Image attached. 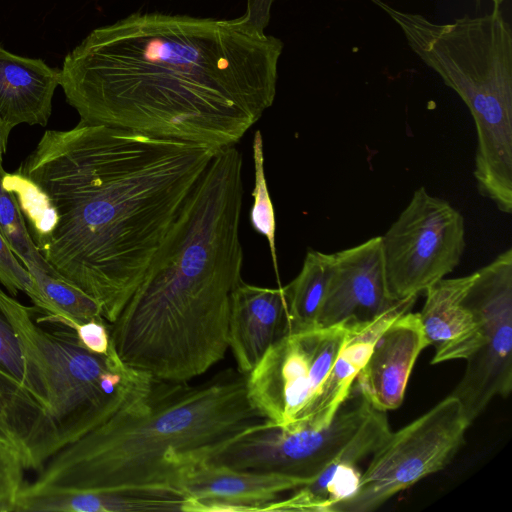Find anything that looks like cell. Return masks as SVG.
Wrapping results in <instances>:
<instances>
[{"label": "cell", "mask_w": 512, "mask_h": 512, "mask_svg": "<svg viewBox=\"0 0 512 512\" xmlns=\"http://www.w3.org/2000/svg\"><path fill=\"white\" fill-rule=\"evenodd\" d=\"M282 50L251 16L135 12L68 53L60 86L81 123L218 150L273 104Z\"/></svg>", "instance_id": "obj_1"}, {"label": "cell", "mask_w": 512, "mask_h": 512, "mask_svg": "<svg viewBox=\"0 0 512 512\" xmlns=\"http://www.w3.org/2000/svg\"><path fill=\"white\" fill-rule=\"evenodd\" d=\"M218 150L101 124L47 130L17 169L52 208L38 251L113 323Z\"/></svg>", "instance_id": "obj_2"}, {"label": "cell", "mask_w": 512, "mask_h": 512, "mask_svg": "<svg viewBox=\"0 0 512 512\" xmlns=\"http://www.w3.org/2000/svg\"><path fill=\"white\" fill-rule=\"evenodd\" d=\"M243 194L240 151L219 149L109 325L126 365L155 380L188 382L225 357L231 295L243 281Z\"/></svg>", "instance_id": "obj_3"}, {"label": "cell", "mask_w": 512, "mask_h": 512, "mask_svg": "<svg viewBox=\"0 0 512 512\" xmlns=\"http://www.w3.org/2000/svg\"><path fill=\"white\" fill-rule=\"evenodd\" d=\"M265 420L248 399L246 376L233 369L198 385L154 379L145 395L57 451L21 493L179 492L187 468Z\"/></svg>", "instance_id": "obj_4"}, {"label": "cell", "mask_w": 512, "mask_h": 512, "mask_svg": "<svg viewBox=\"0 0 512 512\" xmlns=\"http://www.w3.org/2000/svg\"><path fill=\"white\" fill-rule=\"evenodd\" d=\"M400 27L411 50L455 91L476 127L474 178L493 200L512 194V30L499 8L437 24L369 0Z\"/></svg>", "instance_id": "obj_5"}, {"label": "cell", "mask_w": 512, "mask_h": 512, "mask_svg": "<svg viewBox=\"0 0 512 512\" xmlns=\"http://www.w3.org/2000/svg\"><path fill=\"white\" fill-rule=\"evenodd\" d=\"M0 306L54 423L59 450L150 390L154 379L126 365L112 345L108 354H96L72 329H46L34 317L36 307L23 305L1 288Z\"/></svg>", "instance_id": "obj_6"}, {"label": "cell", "mask_w": 512, "mask_h": 512, "mask_svg": "<svg viewBox=\"0 0 512 512\" xmlns=\"http://www.w3.org/2000/svg\"><path fill=\"white\" fill-rule=\"evenodd\" d=\"M465 221L447 200L416 189L381 236L386 290L393 302L417 298L460 263Z\"/></svg>", "instance_id": "obj_7"}, {"label": "cell", "mask_w": 512, "mask_h": 512, "mask_svg": "<svg viewBox=\"0 0 512 512\" xmlns=\"http://www.w3.org/2000/svg\"><path fill=\"white\" fill-rule=\"evenodd\" d=\"M470 426L460 402L448 395L395 433L372 453L356 492L331 512H368L398 492L443 469Z\"/></svg>", "instance_id": "obj_8"}, {"label": "cell", "mask_w": 512, "mask_h": 512, "mask_svg": "<svg viewBox=\"0 0 512 512\" xmlns=\"http://www.w3.org/2000/svg\"><path fill=\"white\" fill-rule=\"evenodd\" d=\"M340 407L322 429L265 420L243 431L208 457L233 469L314 480L347 446L375 410L359 394Z\"/></svg>", "instance_id": "obj_9"}, {"label": "cell", "mask_w": 512, "mask_h": 512, "mask_svg": "<svg viewBox=\"0 0 512 512\" xmlns=\"http://www.w3.org/2000/svg\"><path fill=\"white\" fill-rule=\"evenodd\" d=\"M351 324L288 333L246 375L252 406L278 425L297 422L317 394Z\"/></svg>", "instance_id": "obj_10"}, {"label": "cell", "mask_w": 512, "mask_h": 512, "mask_svg": "<svg viewBox=\"0 0 512 512\" xmlns=\"http://www.w3.org/2000/svg\"><path fill=\"white\" fill-rule=\"evenodd\" d=\"M464 303L480 319L483 340L450 395L471 424L494 397L505 398L512 389L511 248L476 271Z\"/></svg>", "instance_id": "obj_11"}, {"label": "cell", "mask_w": 512, "mask_h": 512, "mask_svg": "<svg viewBox=\"0 0 512 512\" xmlns=\"http://www.w3.org/2000/svg\"><path fill=\"white\" fill-rule=\"evenodd\" d=\"M333 257L317 327L367 322L398 303L387 294L381 236L335 252Z\"/></svg>", "instance_id": "obj_12"}, {"label": "cell", "mask_w": 512, "mask_h": 512, "mask_svg": "<svg viewBox=\"0 0 512 512\" xmlns=\"http://www.w3.org/2000/svg\"><path fill=\"white\" fill-rule=\"evenodd\" d=\"M302 484L291 477L233 469L201 460L182 474L177 490L183 512L266 511L284 492Z\"/></svg>", "instance_id": "obj_13"}, {"label": "cell", "mask_w": 512, "mask_h": 512, "mask_svg": "<svg viewBox=\"0 0 512 512\" xmlns=\"http://www.w3.org/2000/svg\"><path fill=\"white\" fill-rule=\"evenodd\" d=\"M426 347L418 313L408 311L398 316L379 335L357 374L359 394L378 411L398 408L413 366Z\"/></svg>", "instance_id": "obj_14"}, {"label": "cell", "mask_w": 512, "mask_h": 512, "mask_svg": "<svg viewBox=\"0 0 512 512\" xmlns=\"http://www.w3.org/2000/svg\"><path fill=\"white\" fill-rule=\"evenodd\" d=\"M475 278L476 271L445 277L425 290V303L418 315L428 346L435 348L432 364L467 359L480 347L481 321L464 303Z\"/></svg>", "instance_id": "obj_15"}, {"label": "cell", "mask_w": 512, "mask_h": 512, "mask_svg": "<svg viewBox=\"0 0 512 512\" xmlns=\"http://www.w3.org/2000/svg\"><path fill=\"white\" fill-rule=\"evenodd\" d=\"M288 334V308L284 288L241 282L232 292L229 348L237 371L248 375L267 350Z\"/></svg>", "instance_id": "obj_16"}, {"label": "cell", "mask_w": 512, "mask_h": 512, "mask_svg": "<svg viewBox=\"0 0 512 512\" xmlns=\"http://www.w3.org/2000/svg\"><path fill=\"white\" fill-rule=\"evenodd\" d=\"M386 412L374 410L357 434L311 482L288 498L272 503L266 511L331 512L357 490L361 472L356 464L372 454L388 438Z\"/></svg>", "instance_id": "obj_17"}, {"label": "cell", "mask_w": 512, "mask_h": 512, "mask_svg": "<svg viewBox=\"0 0 512 512\" xmlns=\"http://www.w3.org/2000/svg\"><path fill=\"white\" fill-rule=\"evenodd\" d=\"M416 299L400 301L370 321L351 324L342 348L317 394L301 418L292 424L317 430L332 422L340 407L350 397L352 384L379 335L394 319L410 311Z\"/></svg>", "instance_id": "obj_18"}, {"label": "cell", "mask_w": 512, "mask_h": 512, "mask_svg": "<svg viewBox=\"0 0 512 512\" xmlns=\"http://www.w3.org/2000/svg\"><path fill=\"white\" fill-rule=\"evenodd\" d=\"M61 69L42 59L13 54L0 45V118L10 128L19 124L45 126Z\"/></svg>", "instance_id": "obj_19"}, {"label": "cell", "mask_w": 512, "mask_h": 512, "mask_svg": "<svg viewBox=\"0 0 512 512\" xmlns=\"http://www.w3.org/2000/svg\"><path fill=\"white\" fill-rule=\"evenodd\" d=\"M0 440L19 451L27 469L40 470L59 450L56 428L46 407L1 370Z\"/></svg>", "instance_id": "obj_20"}, {"label": "cell", "mask_w": 512, "mask_h": 512, "mask_svg": "<svg viewBox=\"0 0 512 512\" xmlns=\"http://www.w3.org/2000/svg\"><path fill=\"white\" fill-rule=\"evenodd\" d=\"M333 262V253L309 250L299 274L283 286L288 308V333L317 327Z\"/></svg>", "instance_id": "obj_21"}, {"label": "cell", "mask_w": 512, "mask_h": 512, "mask_svg": "<svg viewBox=\"0 0 512 512\" xmlns=\"http://www.w3.org/2000/svg\"><path fill=\"white\" fill-rule=\"evenodd\" d=\"M0 168V231L8 245L34 279L43 272L60 277L38 251L27 228L15 195L3 185Z\"/></svg>", "instance_id": "obj_22"}, {"label": "cell", "mask_w": 512, "mask_h": 512, "mask_svg": "<svg viewBox=\"0 0 512 512\" xmlns=\"http://www.w3.org/2000/svg\"><path fill=\"white\" fill-rule=\"evenodd\" d=\"M253 158L255 167V186L252 192L254 202L250 212V221L253 228L258 233L266 237L270 247L272 262L276 273L278 274L275 244V212L264 173L263 140L260 131H256L254 135Z\"/></svg>", "instance_id": "obj_23"}, {"label": "cell", "mask_w": 512, "mask_h": 512, "mask_svg": "<svg viewBox=\"0 0 512 512\" xmlns=\"http://www.w3.org/2000/svg\"><path fill=\"white\" fill-rule=\"evenodd\" d=\"M0 284L13 297L25 293L43 315L48 314V305L30 272L14 254L0 231Z\"/></svg>", "instance_id": "obj_24"}, {"label": "cell", "mask_w": 512, "mask_h": 512, "mask_svg": "<svg viewBox=\"0 0 512 512\" xmlns=\"http://www.w3.org/2000/svg\"><path fill=\"white\" fill-rule=\"evenodd\" d=\"M0 370L18 381L43 404L37 386L28 370L17 335L1 306Z\"/></svg>", "instance_id": "obj_25"}, {"label": "cell", "mask_w": 512, "mask_h": 512, "mask_svg": "<svg viewBox=\"0 0 512 512\" xmlns=\"http://www.w3.org/2000/svg\"><path fill=\"white\" fill-rule=\"evenodd\" d=\"M26 469L19 451L0 440V512H15Z\"/></svg>", "instance_id": "obj_26"}, {"label": "cell", "mask_w": 512, "mask_h": 512, "mask_svg": "<svg viewBox=\"0 0 512 512\" xmlns=\"http://www.w3.org/2000/svg\"><path fill=\"white\" fill-rule=\"evenodd\" d=\"M79 342L96 354H108L111 349L109 326L106 321L92 320L78 324L74 328Z\"/></svg>", "instance_id": "obj_27"}, {"label": "cell", "mask_w": 512, "mask_h": 512, "mask_svg": "<svg viewBox=\"0 0 512 512\" xmlns=\"http://www.w3.org/2000/svg\"><path fill=\"white\" fill-rule=\"evenodd\" d=\"M11 130L12 128L5 124L0 118V168H3V156L7 150V143Z\"/></svg>", "instance_id": "obj_28"}, {"label": "cell", "mask_w": 512, "mask_h": 512, "mask_svg": "<svg viewBox=\"0 0 512 512\" xmlns=\"http://www.w3.org/2000/svg\"><path fill=\"white\" fill-rule=\"evenodd\" d=\"M503 2V0H493L494 7L499 8V5Z\"/></svg>", "instance_id": "obj_29"}]
</instances>
